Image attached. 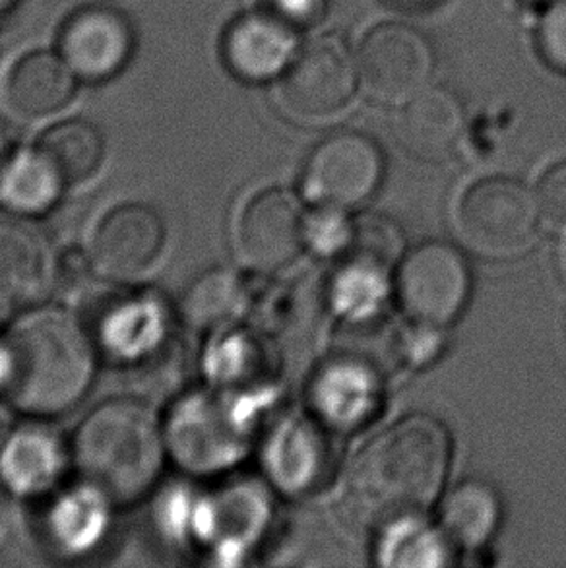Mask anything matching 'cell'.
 I'll use <instances>...</instances> for the list:
<instances>
[{
  "instance_id": "1",
  "label": "cell",
  "mask_w": 566,
  "mask_h": 568,
  "mask_svg": "<svg viewBox=\"0 0 566 568\" xmlns=\"http://www.w3.org/2000/svg\"><path fill=\"white\" fill-rule=\"evenodd\" d=\"M452 443L443 423L410 415L376 435L353 462L345 495L373 526H394L425 515L443 489Z\"/></svg>"
},
{
  "instance_id": "2",
  "label": "cell",
  "mask_w": 566,
  "mask_h": 568,
  "mask_svg": "<svg viewBox=\"0 0 566 568\" xmlns=\"http://www.w3.org/2000/svg\"><path fill=\"white\" fill-rule=\"evenodd\" d=\"M0 381L10 404L31 417L74 409L98 369L92 336L61 307H31L10 326L0 349Z\"/></svg>"
},
{
  "instance_id": "3",
  "label": "cell",
  "mask_w": 566,
  "mask_h": 568,
  "mask_svg": "<svg viewBox=\"0 0 566 568\" xmlns=\"http://www.w3.org/2000/svg\"><path fill=\"white\" fill-rule=\"evenodd\" d=\"M168 437L152 407L137 398L101 402L80 423L70 458L101 500L131 507L160 481Z\"/></svg>"
},
{
  "instance_id": "4",
  "label": "cell",
  "mask_w": 566,
  "mask_h": 568,
  "mask_svg": "<svg viewBox=\"0 0 566 568\" xmlns=\"http://www.w3.org/2000/svg\"><path fill=\"white\" fill-rule=\"evenodd\" d=\"M542 207L528 186L508 178L482 179L459 200L456 223L467 245L491 256L528 248L536 239Z\"/></svg>"
},
{
  "instance_id": "5",
  "label": "cell",
  "mask_w": 566,
  "mask_h": 568,
  "mask_svg": "<svg viewBox=\"0 0 566 568\" xmlns=\"http://www.w3.org/2000/svg\"><path fill=\"white\" fill-rule=\"evenodd\" d=\"M435 51L422 31L406 23H383L361 45L357 72L371 100L406 103L428 88Z\"/></svg>"
},
{
  "instance_id": "6",
  "label": "cell",
  "mask_w": 566,
  "mask_h": 568,
  "mask_svg": "<svg viewBox=\"0 0 566 568\" xmlns=\"http://www.w3.org/2000/svg\"><path fill=\"white\" fill-rule=\"evenodd\" d=\"M357 64L337 38H321L295 54L282 74L277 98L285 113L319 121L350 103L357 84Z\"/></svg>"
},
{
  "instance_id": "7",
  "label": "cell",
  "mask_w": 566,
  "mask_h": 568,
  "mask_svg": "<svg viewBox=\"0 0 566 568\" xmlns=\"http://www.w3.org/2000/svg\"><path fill=\"white\" fill-rule=\"evenodd\" d=\"M381 148L361 132L340 131L309 155L303 181L309 199L332 210L360 206L383 179Z\"/></svg>"
},
{
  "instance_id": "8",
  "label": "cell",
  "mask_w": 566,
  "mask_h": 568,
  "mask_svg": "<svg viewBox=\"0 0 566 568\" xmlns=\"http://www.w3.org/2000/svg\"><path fill=\"white\" fill-rule=\"evenodd\" d=\"M168 246V225L144 202H127L103 215L92 241L90 262L98 276L131 284L152 272Z\"/></svg>"
},
{
  "instance_id": "9",
  "label": "cell",
  "mask_w": 566,
  "mask_h": 568,
  "mask_svg": "<svg viewBox=\"0 0 566 568\" xmlns=\"http://www.w3.org/2000/svg\"><path fill=\"white\" fill-rule=\"evenodd\" d=\"M396 292L410 318L427 326H443L466 305L469 270L454 246L438 241L423 243L402 262Z\"/></svg>"
},
{
  "instance_id": "10",
  "label": "cell",
  "mask_w": 566,
  "mask_h": 568,
  "mask_svg": "<svg viewBox=\"0 0 566 568\" xmlns=\"http://www.w3.org/2000/svg\"><path fill=\"white\" fill-rule=\"evenodd\" d=\"M237 253L259 272H280L297 261L305 245V217L299 200L283 189L254 194L239 214Z\"/></svg>"
},
{
  "instance_id": "11",
  "label": "cell",
  "mask_w": 566,
  "mask_h": 568,
  "mask_svg": "<svg viewBox=\"0 0 566 568\" xmlns=\"http://www.w3.org/2000/svg\"><path fill=\"white\" fill-rule=\"evenodd\" d=\"M53 256L28 215L0 210V313L26 311L53 284Z\"/></svg>"
},
{
  "instance_id": "12",
  "label": "cell",
  "mask_w": 566,
  "mask_h": 568,
  "mask_svg": "<svg viewBox=\"0 0 566 568\" xmlns=\"http://www.w3.org/2000/svg\"><path fill=\"white\" fill-rule=\"evenodd\" d=\"M59 47L77 77L105 80L131 61L134 31L115 8L85 7L64 23Z\"/></svg>"
},
{
  "instance_id": "13",
  "label": "cell",
  "mask_w": 566,
  "mask_h": 568,
  "mask_svg": "<svg viewBox=\"0 0 566 568\" xmlns=\"http://www.w3.org/2000/svg\"><path fill=\"white\" fill-rule=\"evenodd\" d=\"M222 51L235 77L266 82L290 69L297 54V30L269 10L241 16L225 31Z\"/></svg>"
},
{
  "instance_id": "14",
  "label": "cell",
  "mask_w": 566,
  "mask_h": 568,
  "mask_svg": "<svg viewBox=\"0 0 566 568\" xmlns=\"http://www.w3.org/2000/svg\"><path fill=\"white\" fill-rule=\"evenodd\" d=\"M466 129L464 105L451 90L425 88L406 101L396 119V139L423 162L448 160Z\"/></svg>"
},
{
  "instance_id": "15",
  "label": "cell",
  "mask_w": 566,
  "mask_h": 568,
  "mask_svg": "<svg viewBox=\"0 0 566 568\" xmlns=\"http://www.w3.org/2000/svg\"><path fill=\"white\" fill-rule=\"evenodd\" d=\"M77 93V74L62 54L33 51L8 72L4 101L20 121H41L61 113Z\"/></svg>"
},
{
  "instance_id": "16",
  "label": "cell",
  "mask_w": 566,
  "mask_h": 568,
  "mask_svg": "<svg viewBox=\"0 0 566 568\" xmlns=\"http://www.w3.org/2000/svg\"><path fill=\"white\" fill-rule=\"evenodd\" d=\"M36 148L51 163L64 186L92 181L105 160V142L100 129L80 119L54 124L39 139Z\"/></svg>"
},
{
  "instance_id": "17",
  "label": "cell",
  "mask_w": 566,
  "mask_h": 568,
  "mask_svg": "<svg viewBox=\"0 0 566 568\" xmlns=\"http://www.w3.org/2000/svg\"><path fill=\"white\" fill-rule=\"evenodd\" d=\"M67 186L38 148L12 152L0 171V202L16 214H46Z\"/></svg>"
},
{
  "instance_id": "18",
  "label": "cell",
  "mask_w": 566,
  "mask_h": 568,
  "mask_svg": "<svg viewBox=\"0 0 566 568\" xmlns=\"http://www.w3.org/2000/svg\"><path fill=\"white\" fill-rule=\"evenodd\" d=\"M498 518L497 493L477 479L459 484L444 503V531L459 546H483L497 530Z\"/></svg>"
},
{
  "instance_id": "19",
  "label": "cell",
  "mask_w": 566,
  "mask_h": 568,
  "mask_svg": "<svg viewBox=\"0 0 566 568\" xmlns=\"http://www.w3.org/2000/svg\"><path fill=\"white\" fill-rule=\"evenodd\" d=\"M61 468V446L41 430L18 433L2 453V477L20 493L43 489L54 481Z\"/></svg>"
},
{
  "instance_id": "20",
  "label": "cell",
  "mask_w": 566,
  "mask_h": 568,
  "mask_svg": "<svg viewBox=\"0 0 566 568\" xmlns=\"http://www.w3.org/2000/svg\"><path fill=\"white\" fill-rule=\"evenodd\" d=\"M243 287L235 272L214 268L204 272L184 293L181 311L184 321L194 328H215L237 313Z\"/></svg>"
},
{
  "instance_id": "21",
  "label": "cell",
  "mask_w": 566,
  "mask_h": 568,
  "mask_svg": "<svg viewBox=\"0 0 566 568\" xmlns=\"http://www.w3.org/2000/svg\"><path fill=\"white\" fill-rule=\"evenodd\" d=\"M537 49L545 62L566 74V0H555L537 28Z\"/></svg>"
},
{
  "instance_id": "22",
  "label": "cell",
  "mask_w": 566,
  "mask_h": 568,
  "mask_svg": "<svg viewBox=\"0 0 566 568\" xmlns=\"http://www.w3.org/2000/svg\"><path fill=\"white\" fill-rule=\"evenodd\" d=\"M536 196L547 222L566 225V162L555 163L545 171Z\"/></svg>"
},
{
  "instance_id": "23",
  "label": "cell",
  "mask_w": 566,
  "mask_h": 568,
  "mask_svg": "<svg viewBox=\"0 0 566 568\" xmlns=\"http://www.w3.org/2000/svg\"><path fill=\"white\" fill-rule=\"evenodd\" d=\"M266 10L293 30H309L324 20L329 0H266Z\"/></svg>"
},
{
  "instance_id": "24",
  "label": "cell",
  "mask_w": 566,
  "mask_h": 568,
  "mask_svg": "<svg viewBox=\"0 0 566 568\" xmlns=\"http://www.w3.org/2000/svg\"><path fill=\"white\" fill-rule=\"evenodd\" d=\"M10 155H12V152H10V142H8L7 136H4V132L0 131V171L4 168V163L8 162Z\"/></svg>"
},
{
  "instance_id": "25",
  "label": "cell",
  "mask_w": 566,
  "mask_h": 568,
  "mask_svg": "<svg viewBox=\"0 0 566 568\" xmlns=\"http://www.w3.org/2000/svg\"><path fill=\"white\" fill-rule=\"evenodd\" d=\"M16 0H0V16L7 14L10 8L14 7Z\"/></svg>"
},
{
  "instance_id": "26",
  "label": "cell",
  "mask_w": 566,
  "mask_h": 568,
  "mask_svg": "<svg viewBox=\"0 0 566 568\" xmlns=\"http://www.w3.org/2000/svg\"><path fill=\"white\" fill-rule=\"evenodd\" d=\"M402 2H407V4H423V2H427V0H402Z\"/></svg>"
}]
</instances>
